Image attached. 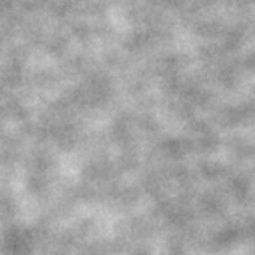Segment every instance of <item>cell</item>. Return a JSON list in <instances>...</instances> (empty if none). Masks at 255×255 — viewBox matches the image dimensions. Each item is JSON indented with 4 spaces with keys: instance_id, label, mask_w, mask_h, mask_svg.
<instances>
[]
</instances>
